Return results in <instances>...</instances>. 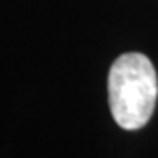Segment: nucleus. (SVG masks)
Segmentation results:
<instances>
[{
    "label": "nucleus",
    "mask_w": 158,
    "mask_h": 158,
    "mask_svg": "<svg viewBox=\"0 0 158 158\" xmlns=\"http://www.w3.org/2000/svg\"><path fill=\"white\" fill-rule=\"evenodd\" d=\"M109 107L125 130H137L151 119L158 97V77L142 53H125L114 60L107 77Z\"/></svg>",
    "instance_id": "nucleus-1"
}]
</instances>
